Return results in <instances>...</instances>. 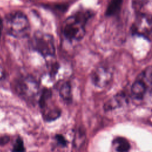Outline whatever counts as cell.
<instances>
[{
	"mask_svg": "<svg viewBox=\"0 0 152 152\" xmlns=\"http://www.w3.org/2000/svg\"><path fill=\"white\" fill-rule=\"evenodd\" d=\"M92 16L88 11H78L71 15L64 21L63 33L66 39L70 41L81 40L86 34V25Z\"/></svg>",
	"mask_w": 152,
	"mask_h": 152,
	"instance_id": "1",
	"label": "cell"
},
{
	"mask_svg": "<svg viewBox=\"0 0 152 152\" xmlns=\"http://www.w3.org/2000/svg\"><path fill=\"white\" fill-rule=\"evenodd\" d=\"M7 33L16 38L27 36L30 31L29 20L23 13L15 11L9 13L6 17Z\"/></svg>",
	"mask_w": 152,
	"mask_h": 152,
	"instance_id": "2",
	"label": "cell"
},
{
	"mask_svg": "<svg viewBox=\"0 0 152 152\" xmlns=\"http://www.w3.org/2000/svg\"><path fill=\"white\" fill-rule=\"evenodd\" d=\"M131 95L137 101H143L148 96L152 97V73L142 71L134 81L131 87Z\"/></svg>",
	"mask_w": 152,
	"mask_h": 152,
	"instance_id": "3",
	"label": "cell"
},
{
	"mask_svg": "<svg viewBox=\"0 0 152 152\" xmlns=\"http://www.w3.org/2000/svg\"><path fill=\"white\" fill-rule=\"evenodd\" d=\"M30 45L34 51L45 58L51 57L55 55V41L50 34L41 32L35 33L30 41Z\"/></svg>",
	"mask_w": 152,
	"mask_h": 152,
	"instance_id": "4",
	"label": "cell"
},
{
	"mask_svg": "<svg viewBox=\"0 0 152 152\" xmlns=\"http://www.w3.org/2000/svg\"><path fill=\"white\" fill-rule=\"evenodd\" d=\"M15 87L17 93L27 100L34 99L39 93V84L31 76L21 77L18 79Z\"/></svg>",
	"mask_w": 152,
	"mask_h": 152,
	"instance_id": "5",
	"label": "cell"
},
{
	"mask_svg": "<svg viewBox=\"0 0 152 152\" xmlns=\"http://www.w3.org/2000/svg\"><path fill=\"white\" fill-rule=\"evenodd\" d=\"M52 91L45 88L41 93L39 101L42 116L48 122L56 119L61 115L60 109L52 102Z\"/></svg>",
	"mask_w": 152,
	"mask_h": 152,
	"instance_id": "6",
	"label": "cell"
},
{
	"mask_svg": "<svg viewBox=\"0 0 152 152\" xmlns=\"http://www.w3.org/2000/svg\"><path fill=\"white\" fill-rule=\"evenodd\" d=\"M112 72L109 67L99 66L92 72L91 78L95 86L99 88L106 86L112 79Z\"/></svg>",
	"mask_w": 152,
	"mask_h": 152,
	"instance_id": "7",
	"label": "cell"
},
{
	"mask_svg": "<svg viewBox=\"0 0 152 152\" xmlns=\"http://www.w3.org/2000/svg\"><path fill=\"white\" fill-rule=\"evenodd\" d=\"M134 32L141 35L152 33V15L147 13H138L133 24Z\"/></svg>",
	"mask_w": 152,
	"mask_h": 152,
	"instance_id": "8",
	"label": "cell"
},
{
	"mask_svg": "<svg viewBox=\"0 0 152 152\" xmlns=\"http://www.w3.org/2000/svg\"><path fill=\"white\" fill-rule=\"evenodd\" d=\"M59 95L64 101L69 102L72 99V89L69 81H65L60 86L59 88Z\"/></svg>",
	"mask_w": 152,
	"mask_h": 152,
	"instance_id": "9",
	"label": "cell"
},
{
	"mask_svg": "<svg viewBox=\"0 0 152 152\" xmlns=\"http://www.w3.org/2000/svg\"><path fill=\"white\" fill-rule=\"evenodd\" d=\"M113 146L116 152H128L130 148L129 142L123 137H117L113 141Z\"/></svg>",
	"mask_w": 152,
	"mask_h": 152,
	"instance_id": "10",
	"label": "cell"
},
{
	"mask_svg": "<svg viewBox=\"0 0 152 152\" xmlns=\"http://www.w3.org/2000/svg\"><path fill=\"white\" fill-rule=\"evenodd\" d=\"M124 98L121 95H117L115 96L112 99H111L105 104V108L106 111L113 110L117 108H119L124 103Z\"/></svg>",
	"mask_w": 152,
	"mask_h": 152,
	"instance_id": "11",
	"label": "cell"
},
{
	"mask_svg": "<svg viewBox=\"0 0 152 152\" xmlns=\"http://www.w3.org/2000/svg\"><path fill=\"white\" fill-rule=\"evenodd\" d=\"M123 2L121 1H112L108 6L106 14L108 16H111L114 14L115 13H116L118 10L120 9V7L121 6V3Z\"/></svg>",
	"mask_w": 152,
	"mask_h": 152,
	"instance_id": "12",
	"label": "cell"
},
{
	"mask_svg": "<svg viewBox=\"0 0 152 152\" xmlns=\"http://www.w3.org/2000/svg\"><path fill=\"white\" fill-rule=\"evenodd\" d=\"M24 147L23 141L21 138L16 140L13 147V152H24Z\"/></svg>",
	"mask_w": 152,
	"mask_h": 152,
	"instance_id": "13",
	"label": "cell"
},
{
	"mask_svg": "<svg viewBox=\"0 0 152 152\" xmlns=\"http://www.w3.org/2000/svg\"><path fill=\"white\" fill-rule=\"evenodd\" d=\"M56 140L57 141L60 143L61 144L63 145H66V140L64 139V138L61 136V135H58L56 136Z\"/></svg>",
	"mask_w": 152,
	"mask_h": 152,
	"instance_id": "14",
	"label": "cell"
},
{
	"mask_svg": "<svg viewBox=\"0 0 152 152\" xmlns=\"http://www.w3.org/2000/svg\"><path fill=\"white\" fill-rule=\"evenodd\" d=\"M3 27V21H2V20H1V17H0V38H1V32H2Z\"/></svg>",
	"mask_w": 152,
	"mask_h": 152,
	"instance_id": "15",
	"label": "cell"
},
{
	"mask_svg": "<svg viewBox=\"0 0 152 152\" xmlns=\"http://www.w3.org/2000/svg\"><path fill=\"white\" fill-rule=\"evenodd\" d=\"M3 77V73H2V71L0 70V78H1Z\"/></svg>",
	"mask_w": 152,
	"mask_h": 152,
	"instance_id": "16",
	"label": "cell"
}]
</instances>
